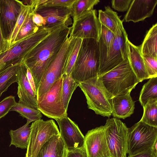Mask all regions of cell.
<instances>
[{"label": "cell", "instance_id": "23", "mask_svg": "<svg viewBox=\"0 0 157 157\" xmlns=\"http://www.w3.org/2000/svg\"><path fill=\"white\" fill-rule=\"evenodd\" d=\"M29 123L27 122L21 127L15 130H10L9 134L11 137L10 145L22 149H27L30 133Z\"/></svg>", "mask_w": 157, "mask_h": 157}, {"label": "cell", "instance_id": "28", "mask_svg": "<svg viewBox=\"0 0 157 157\" xmlns=\"http://www.w3.org/2000/svg\"><path fill=\"white\" fill-rule=\"evenodd\" d=\"M143 107V114L140 121L157 128V98H150Z\"/></svg>", "mask_w": 157, "mask_h": 157}, {"label": "cell", "instance_id": "7", "mask_svg": "<svg viewBox=\"0 0 157 157\" xmlns=\"http://www.w3.org/2000/svg\"><path fill=\"white\" fill-rule=\"evenodd\" d=\"M114 33V38L106 58L99 67L98 76H101L109 71L128 57V35L121 20L117 23Z\"/></svg>", "mask_w": 157, "mask_h": 157}, {"label": "cell", "instance_id": "42", "mask_svg": "<svg viewBox=\"0 0 157 157\" xmlns=\"http://www.w3.org/2000/svg\"><path fill=\"white\" fill-rule=\"evenodd\" d=\"M8 49L7 42L3 36L0 25V53Z\"/></svg>", "mask_w": 157, "mask_h": 157}, {"label": "cell", "instance_id": "35", "mask_svg": "<svg viewBox=\"0 0 157 157\" xmlns=\"http://www.w3.org/2000/svg\"><path fill=\"white\" fill-rule=\"evenodd\" d=\"M142 56L150 78L157 77V58L147 56Z\"/></svg>", "mask_w": 157, "mask_h": 157}, {"label": "cell", "instance_id": "11", "mask_svg": "<svg viewBox=\"0 0 157 157\" xmlns=\"http://www.w3.org/2000/svg\"><path fill=\"white\" fill-rule=\"evenodd\" d=\"M25 157H36L41 147L51 136L60 134L52 119L44 121L40 119L32 123Z\"/></svg>", "mask_w": 157, "mask_h": 157}, {"label": "cell", "instance_id": "36", "mask_svg": "<svg viewBox=\"0 0 157 157\" xmlns=\"http://www.w3.org/2000/svg\"><path fill=\"white\" fill-rule=\"evenodd\" d=\"M101 25L99 38L105 45L107 54L113 40L115 34L108 28L103 25Z\"/></svg>", "mask_w": 157, "mask_h": 157}, {"label": "cell", "instance_id": "33", "mask_svg": "<svg viewBox=\"0 0 157 157\" xmlns=\"http://www.w3.org/2000/svg\"><path fill=\"white\" fill-rule=\"evenodd\" d=\"M33 13V9L19 31L13 45L16 43L34 34L38 30L40 27L36 25L32 20V16Z\"/></svg>", "mask_w": 157, "mask_h": 157}, {"label": "cell", "instance_id": "22", "mask_svg": "<svg viewBox=\"0 0 157 157\" xmlns=\"http://www.w3.org/2000/svg\"><path fill=\"white\" fill-rule=\"evenodd\" d=\"M142 55L157 58V23L147 32L142 44L139 46Z\"/></svg>", "mask_w": 157, "mask_h": 157}, {"label": "cell", "instance_id": "38", "mask_svg": "<svg viewBox=\"0 0 157 157\" xmlns=\"http://www.w3.org/2000/svg\"><path fill=\"white\" fill-rule=\"evenodd\" d=\"M132 0H113L111 1L112 7L115 10L123 12L127 11Z\"/></svg>", "mask_w": 157, "mask_h": 157}, {"label": "cell", "instance_id": "29", "mask_svg": "<svg viewBox=\"0 0 157 157\" xmlns=\"http://www.w3.org/2000/svg\"><path fill=\"white\" fill-rule=\"evenodd\" d=\"M150 98H157V77L150 78L143 86L139 100L143 107Z\"/></svg>", "mask_w": 157, "mask_h": 157}, {"label": "cell", "instance_id": "14", "mask_svg": "<svg viewBox=\"0 0 157 157\" xmlns=\"http://www.w3.org/2000/svg\"><path fill=\"white\" fill-rule=\"evenodd\" d=\"M23 4L21 1L18 0H0V25L3 36L7 42L13 30Z\"/></svg>", "mask_w": 157, "mask_h": 157}, {"label": "cell", "instance_id": "21", "mask_svg": "<svg viewBox=\"0 0 157 157\" xmlns=\"http://www.w3.org/2000/svg\"><path fill=\"white\" fill-rule=\"evenodd\" d=\"M67 150L60 134L54 135L42 145L36 157H65Z\"/></svg>", "mask_w": 157, "mask_h": 157}, {"label": "cell", "instance_id": "8", "mask_svg": "<svg viewBox=\"0 0 157 157\" xmlns=\"http://www.w3.org/2000/svg\"><path fill=\"white\" fill-rule=\"evenodd\" d=\"M106 138L113 157H127L128 153V128L120 120L108 119L104 125Z\"/></svg>", "mask_w": 157, "mask_h": 157}, {"label": "cell", "instance_id": "24", "mask_svg": "<svg viewBox=\"0 0 157 157\" xmlns=\"http://www.w3.org/2000/svg\"><path fill=\"white\" fill-rule=\"evenodd\" d=\"M10 66L0 71V97L12 83L18 82V73L19 65Z\"/></svg>", "mask_w": 157, "mask_h": 157}, {"label": "cell", "instance_id": "43", "mask_svg": "<svg viewBox=\"0 0 157 157\" xmlns=\"http://www.w3.org/2000/svg\"><path fill=\"white\" fill-rule=\"evenodd\" d=\"M26 75L28 81L31 87L35 93L36 95V89L34 78L30 71L27 68V69Z\"/></svg>", "mask_w": 157, "mask_h": 157}, {"label": "cell", "instance_id": "25", "mask_svg": "<svg viewBox=\"0 0 157 157\" xmlns=\"http://www.w3.org/2000/svg\"><path fill=\"white\" fill-rule=\"evenodd\" d=\"M70 38V41L64 67L63 74L68 76L70 75L75 62L82 40V39L80 38Z\"/></svg>", "mask_w": 157, "mask_h": 157}, {"label": "cell", "instance_id": "32", "mask_svg": "<svg viewBox=\"0 0 157 157\" xmlns=\"http://www.w3.org/2000/svg\"><path fill=\"white\" fill-rule=\"evenodd\" d=\"M33 9L30 5L23 4L13 30L8 40L9 49L12 46L19 31L25 23Z\"/></svg>", "mask_w": 157, "mask_h": 157}, {"label": "cell", "instance_id": "37", "mask_svg": "<svg viewBox=\"0 0 157 157\" xmlns=\"http://www.w3.org/2000/svg\"><path fill=\"white\" fill-rule=\"evenodd\" d=\"M16 102L15 97L12 95L6 97L0 102V119L10 112Z\"/></svg>", "mask_w": 157, "mask_h": 157}, {"label": "cell", "instance_id": "2", "mask_svg": "<svg viewBox=\"0 0 157 157\" xmlns=\"http://www.w3.org/2000/svg\"><path fill=\"white\" fill-rule=\"evenodd\" d=\"M98 41L82 39L78 55L70 76L79 83L98 76L100 66Z\"/></svg>", "mask_w": 157, "mask_h": 157}, {"label": "cell", "instance_id": "12", "mask_svg": "<svg viewBox=\"0 0 157 157\" xmlns=\"http://www.w3.org/2000/svg\"><path fill=\"white\" fill-rule=\"evenodd\" d=\"M101 25L96 11L93 9L73 22L69 37L82 39H93L98 41Z\"/></svg>", "mask_w": 157, "mask_h": 157}, {"label": "cell", "instance_id": "40", "mask_svg": "<svg viewBox=\"0 0 157 157\" xmlns=\"http://www.w3.org/2000/svg\"><path fill=\"white\" fill-rule=\"evenodd\" d=\"M33 22L39 27H44L46 24V21L40 15L36 13H33L32 16Z\"/></svg>", "mask_w": 157, "mask_h": 157}, {"label": "cell", "instance_id": "18", "mask_svg": "<svg viewBox=\"0 0 157 157\" xmlns=\"http://www.w3.org/2000/svg\"><path fill=\"white\" fill-rule=\"evenodd\" d=\"M157 4V0H132L122 22L144 20L152 15Z\"/></svg>", "mask_w": 157, "mask_h": 157}, {"label": "cell", "instance_id": "15", "mask_svg": "<svg viewBox=\"0 0 157 157\" xmlns=\"http://www.w3.org/2000/svg\"><path fill=\"white\" fill-rule=\"evenodd\" d=\"M55 120L59 125L60 135L67 149L84 147V136L77 124L67 116Z\"/></svg>", "mask_w": 157, "mask_h": 157}, {"label": "cell", "instance_id": "1", "mask_svg": "<svg viewBox=\"0 0 157 157\" xmlns=\"http://www.w3.org/2000/svg\"><path fill=\"white\" fill-rule=\"evenodd\" d=\"M71 27H57L25 56L22 63L29 70L37 89L48 67L68 38Z\"/></svg>", "mask_w": 157, "mask_h": 157}, {"label": "cell", "instance_id": "17", "mask_svg": "<svg viewBox=\"0 0 157 157\" xmlns=\"http://www.w3.org/2000/svg\"><path fill=\"white\" fill-rule=\"evenodd\" d=\"M27 68L22 62L19 66L18 73L17 95L19 98L18 103L38 109L36 94L29 83L26 75Z\"/></svg>", "mask_w": 157, "mask_h": 157}, {"label": "cell", "instance_id": "27", "mask_svg": "<svg viewBox=\"0 0 157 157\" xmlns=\"http://www.w3.org/2000/svg\"><path fill=\"white\" fill-rule=\"evenodd\" d=\"M105 10H98V19L101 24L114 33L117 23L120 20L117 13L109 6L105 7Z\"/></svg>", "mask_w": 157, "mask_h": 157}, {"label": "cell", "instance_id": "13", "mask_svg": "<svg viewBox=\"0 0 157 157\" xmlns=\"http://www.w3.org/2000/svg\"><path fill=\"white\" fill-rule=\"evenodd\" d=\"M87 157H113L107 144L104 125L89 130L84 136Z\"/></svg>", "mask_w": 157, "mask_h": 157}, {"label": "cell", "instance_id": "41", "mask_svg": "<svg viewBox=\"0 0 157 157\" xmlns=\"http://www.w3.org/2000/svg\"><path fill=\"white\" fill-rule=\"evenodd\" d=\"M128 157H157V153L153 149L128 156Z\"/></svg>", "mask_w": 157, "mask_h": 157}, {"label": "cell", "instance_id": "9", "mask_svg": "<svg viewBox=\"0 0 157 157\" xmlns=\"http://www.w3.org/2000/svg\"><path fill=\"white\" fill-rule=\"evenodd\" d=\"M62 76L37 101L38 109L47 117L55 119L67 116L62 97Z\"/></svg>", "mask_w": 157, "mask_h": 157}, {"label": "cell", "instance_id": "10", "mask_svg": "<svg viewBox=\"0 0 157 157\" xmlns=\"http://www.w3.org/2000/svg\"><path fill=\"white\" fill-rule=\"evenodd\" d=\"M70 41V38L68 37L44 73L36 90L37 101L63 75Z\"/></svg>", "mask_w": 157, "mask_h": 157}, {"label": "cell", "instance_id": "44", "mask_svg": "<svg viewBox=\"0 0 157 157\" xmlns=\"http://www.w3.org/2000/svg\"><path fill=\"white\" fill-rule=\"evenodd\" d=\"M153 150L155 152L157 153V141L155 143L153 147Z\"/></svg>", "mask_w": 157, "mask_h": 157}, {"label": "cell", "instance_id": "6", "mask_svg": "<svg viewBox=\"0 0 157 157\" xmlns=\"http://www.w3.org/2000/svg\"><path fill=\"white\" fill-rule=\"evenodd\" d=\"M157 141V128L139 121L128 128V156L153 149Z\"/></svg>", "mask_w": 157, "mask_h": 157}, {"label": "cell", "instance_id": "20", "mask_svg": "<svg viewBox=\"0 0 157 157\" xmlns=\"http://www.w3.org/2000/svg\"><path fill=\"white\" fill-rule=\"evenodd\" d=\"M130 94L114 97L112 100V113L113 117L124 119L134 112L135 101Z\"/></svg>", "mask_w": 157, "mask_h": 157}, {"label": "cell", "instance_id": "3", "mask_svg": "<svg viewBox=\"0 0 157 157\" xmlns=\"http://www.w3.org/2000/svg\"><path fill=\"white\" fill-rule=\"evenodd\" d=\"M78 84L85 96L88 108L97 115L110 117L113 97L105 87L101 76H98Z\"/></svg>", "mask_w": 157, "mask_h": 157}, {"label": "cell", "instance_id": "4", "mask_svg": "<svg viewBox=\"0 0 157 157\" xmlns=\"http://www.w3.org/2000/svg\"><path fill=\"white\" fill-rule=\"evenodd\" d=\"M101 76L105 87L113 97L130 94L140 82L131 67L128 57Z\"/></svg>", "mask_w": 157, "mask_h": 157}, {"label": "cell", "instance_id": "31", "mask_svg": "<svg viewBox=\"0 0 157 157\" xmlns=\"http://www.w3.org/2000/svg\"><path fill=\"white\" fill-rule=\"evenodd\" d=\"M15 111L19 113L23 117L25 118L27 122L29 123L41 119L42 113L38 109H35L16 102L12 107L10 111Z\"/></svg>", "mask_w": 157, "mask_h": 157}, {"label": "cell", "instance_id": "39", "mask_svg": "<svg viewBox=\"0 0 157 157\" xmlns=\"http://www.w3.org/2000/svg\"><path fill=\"white\" fill-rule=\"evenodd\" d=\"M65 157H87L84 147L67 149Z\"/></svg>", "mask_w": 157, "mask_h": 157}, {"label": "cell", "instance_id": "16", "mask_svg": "<svg viewBox=\"0 0 157 157\" xmlns=\"http://www.w3.org/2000/svg\"><path fill=\"white\" fill-rule=\"evenodd\" d=\"M35 13L40 15L45 20L46 28H54L63 25L69 26L72 24L71 8L42 6L38 7Z\"/></svg>", "mask_w": 157, "mask_h": 157}, {"label": "cell", "instance_id": "34", "mask_svg": "<svg viewBox=\"0 0 157 157\" xmlns=\"http://www.w3.org/2000/svg\"><path fill=\"white\" fill-rule=\"evenodd\" d=\"M75 0H35L36 9L42 6H59L71 8Z\"/></svg>", "mask_w": 157, "mask_h": 157}, {"label": "cell", "instance_id": "30", "mask_svg": "<svg viewBox=\"0 0 157 157\" xmlns=\"http://www.w3.org/2000/svg\"><path fill=\"white\" fill-rule=\"evenodd\" d=\"M62 97L64 107L67 111L69 103L72 94L79 84L70 76L63 74L62 76Z\"/></svg>", "mask_w": 157, "mask_h": 157}, {"label": "cell", "instance_id": "19", "mask_svg": "<svg viewBox=\"0 0 157 157\" xmlns=\"http://www.w3.org/2000/svg\"><path fill=\"white\" fill-rule=\"evenodd\" d=\"M128 57L131 67L140 82L150 78L139 46L127 41Z\"/></svg>", "mask_w": 157, "mask_h": 157}, {"label": "cell", "instance_id": "5", "mask_svg": "<svg viewBox=\"0 0 157 157\" xmlns=\"http://www.w3.org/2000/svg\"><path fill=\"white\" fill-rule=\"evenodd\" d=\"M55 29L40 27L32 35L14 44L0 53V71L8 67L22 63L26 54Z\"/></svg>", "mask_w": 157, "mask_h": 157}, {"label": "cell", "instance_id": "26", "mask_svg": "<svg viewBox=\"0 0 157 157\" xmlns=\"http://www.w3.org/2000/svg\"><path fill=\"white\" fill-rule=\"evenodd\" d=\"M99 0H75L71 8L73 22L93 9Z\"/></svg>", "mask_w": 157, "mask_h": 157}]
</instances>
